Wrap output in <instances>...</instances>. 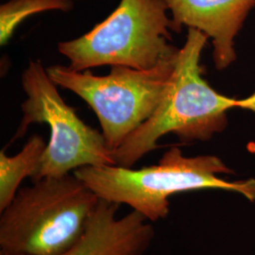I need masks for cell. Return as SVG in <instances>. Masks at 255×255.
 Listing matches in <instances>:
<instances>
[{"label":"cell","instance_id":"obj_1","mask_svg":"<svg viewBox=\"0 0 255 255\" xmlns=\"http://www.w3.org/2000/svg\"><path fill=\"white\" fill-rule=\"evenodd\" d=\"M232 172L217 156L187 157L173 146L158 164L139 169L119 165L83 166L73 173L101 200L126 204L152 223L167 218L169 198L183 192H235L255 202V179L229 182L219 177Z\"/></svg>","mask_w":255,"mask_h":255},{"label":"cell","instance_id":"obj_7","mask_svg":"<svg viewBox=\"0 0 255 255\" xmlns=\"http://www.w3.org/2000/svg\"><path fill=\"white\" fill-rule=\"evenodd\" d=\"M171 11L173 30L182 26L201 30L212 39L214 62L221 70L236 59L234 40L255 0H164Z\"/></svg>","mask_w":255,"mask_h":255},{"label":"cell","instance_id":"obj_9","mask_svg":"<svg viewBox=\"0 0 255 255\" xmlns=\"http://www.w3.org/2000/svg\"><path fill=\"white\" fill-rule=\"evenodd\" d=\"M46 146L43 137L34 134L17 154L9 156L4 149L0 151V212L14 199L23 180L35 175Z\"/></svg>","mask_w":255,"mask_h":255},{"label":"cell","instance_id":"obj_6","mask_svg":"<svg viewBox=\"0 0 255 255\" xmlns=\"http://www.w3.org/2000/svg\"><path fill=\"white\" fill-rule=\"evenodd\" d=\"M27 100L23 119L10 142L24 136L33 123H46L50 139L32 182L61 177L83 166L116 165L102 132L85 124L68 106L40 61H29L21 78Z\"/></svg>","mask_w":255,"mask_h":255},{"label":"cell","instance_id":"obj_8","mask_svg":"<svg viewBox=\"0 0 255 255\" xmlns=\"http://www.w3.org/2000/svg\"><path fill=\"white\" fill-rule=\"evenodd\" d=\"M120 206L101 200L82 238L61 255H145L155 237L151 222L132 210L119 218Z\"/></svg>","mask_w":255,"mask_h":255},{"label":"cell","instance_id":"obj_10","mask_svg":"<svg viewBox=\"0 0 255 255\" xmlns=\"http://www.w3.org/2000/svg\"><path fill=\"white\" fill-rule=\"evenodd\" d=\"M73 0H9L0 6V45L5 46L28 16L50 10L70 11Z\"/></svg>","mask_w":255,"mask_h":255},{"label":"cell","instance_id":"obj_3","mask_svg":"<svg viewBox=\"0 0 255 255\" xmlns=\"http://www.w3.org/2000/svg\"><path fill=\"white\" fill-rule=\"evenodd\" d=\"M100 201L73 172L21 187L0 212V255H63L84 235Z\"/></svg>","mask_w":255,"mask_h":255},{"label":"cell","instance_id":"obj_12","mask_svg":"<svg viewBox=\"0 0 255 255\" xmlns=\"http://www.w3.org/2000/svg\"><path fill=\"white\" fill-rule=\"evenodd\" d=\"M73 1H74V0H73Z\"/></svg>","mask_w":255,"mask_h":255},{"label":"cell","instance_id":"obj_2","mask_svg":"<svg viewBox=\"0 0 255 255\" xmlns=\"http://www.w3.org/2000/svg\"><path fill=\"white\" fill-rule=\"evenodd\" d=\"M208 37L189 27L179 48L170 81L153 115L114 152L116 165L132 167L159 147L158 141L174 133L182 141H208L227 125V112L237 101L215 91L202 78L201 52Z\"/></svg>","mask_w":255,"mask_h":255},{"label":"cell","instance_id":"obj_5","mask_svg":"<svg viewBox=\"0 0 255 255\" xmlns=\"http://www.w3.org/2000/svg\"><path fill=\"white\" fill-rule=\"evenodd\" d=\"M178 52L179 48L147 70L114 65L109 75L97 76L90 70L76 71L54 64L46 72L57 86L73 92L91 107L114 152L153 115L164 98Z\"/></svg>","mask_w":255,"mask_h":255},{"label":"cell","instance_id":"obj_4","mask_svg":"<svg viewBox=\"0 0 255 255\" xmlns=\"http://www.w3.org/2000/svg\"><path fill=\"white\" fill-rule=\"evenodd\" d=\"M164 0H120L107 18L82 36L58 44L76 71L105 65L139 70L155 67L175 53L172 20Z\"/></svg>","mask_w":255,"mask_h":255},{"label":"cell","instance_id":"obj_11","mask_svg":"<svg viewBox=\"0 0 255 255\" xmlns=\"http://www.w3.org/2000/svg\"><path fill=\"white\" fill-rule=\"evenodd\" d=\"M237 107H240L243 109L250 110L255 113V93L251 97L247 98L245 100L237 101Z\"/></svg>","mask_w":255,"mask_h":255}]
</instances>
